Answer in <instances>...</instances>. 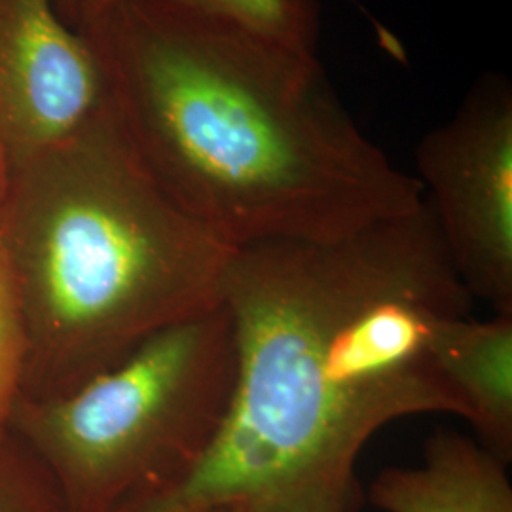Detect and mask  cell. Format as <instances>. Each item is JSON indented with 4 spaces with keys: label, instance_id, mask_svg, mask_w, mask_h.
Listing matches in <instances>:
<instances>
[{
    "label": "cell",
    "instance_id": "cell-1",
    "mask_svg": "<svg viewBox=\"0 0 512 512\" xmlns=\"http://www.w3.org/2000/svg\"><path fill=\"white\" fill-rule=\"evenodd\" d=\"M473 300L427 200L348 238L236 249L220 294L228 416L177 486L131 512H359L368 440L410 416L461 418L429 348Z\"/></svg>",
    "mask_w": 512,
    "mask_h": 512
},
{
    "label": "cell",
    "instance_id": "cell-2",
    "mask_svg": "<svg viewBox=\"0 0 512 512\" xmlns=\"http://www.w3.org/2000/svg\"><path fill=\"white\" fill-rule=\"evenodd\" d=\"M78 33L137 156L230 249L348 238L425 202L418 177L355 124L317 54L171 0H118Z\"/></svg>",
    "mask_w": 512,
    "mask_h": 512
},
{
    "label": "cell",
    "instance_id": "cell-3",
    "mask_svg": "<svg viewBox=\"0 0 512 512\" xmlns=\"http://www.w3.org/2000/svg\"><path fill=\"white\" fill-rule=\"evenodd\" d=\"M0 251L27 334L21 397L46 399L219 306L236 249L171 200L107 97L73 135L8 165Z\"/></svg>",
    "mask_w": 512,
    "mask_h": 512
},
{
    "label": "cell",
    "instance_id": "cell-4",
    "mask_svg": "<svg viewBox=\"0 0 512 512\" xmlns=\"http://www.w3.org/2000/svg\"><path fill=\"white\" fill-rule=\"evenodd\" d=\"M234 382V332L219 304L63 395L19 397L8 431L52 476L69 512H131L205 458Z\"/></svg>",
    "mask_w": 512,
    "mask_h": 512
},
{
    "label": "cell",
    "instance_id": "cell-5",
    "mask_svg": "<svg viewBox=\"0 0 512 512\" xmlns=\"http://www.w3.org/2000/svg\"><path fill=\"white\" fill-rule=\"evenodd\" d=\"M425 196L459 281L512 315V88L484 74L416 150Z\"/></svg>",
    "mask_w": 512,
    "mask_h": 512
},
{
    "label": "cell",
    "instance_id": "cell-6",
    "mask_svg": "<svg viewBox=\"0 0 512 512\" xmlns=\"http://www.w3.org/2000/svg\"><path fill=\"white\" fill-rule=\"evenodd\" d=\"M90 40L55 0H0V143L8 165L67 139L107 103Z\"/></svg>",
    "mask_w": 512,
    "mask_h": 512
},
{
    "label": "cell",
    "instance_id": "cell-7",
    "mask_svg": "<svg viewBox=\"0 0 512 512\" xmlns=\"http://www.w3.org/2000/svg\"><path fill=\"white\" fill-rule=\"evenodd\" d=\"M431 363L471 423L476 440L507 465L512 459V315H469L440 323Z\"/></svg>",
    "mask_w": 512,
    "mask_h": 512
},
{
    "label": "cell",
    "instance_id": "cell-8",
    "mask_svg": "<svg viewBox=\"0 0 512 512\" xmlns=\"http://www.w3.org/2000/svg\"><path fill=\"white\" fill-rule=\"evenodd\" d=\"M368 501L382 512H512L507 463L478 440L439 431L414 467H387Z\"/></svg>",
    "mask_w": 512,
    "mask_h": 512
},
{
    "label": "cell",
    "instance_id": "cell-9",
    "mask_svg": "<svg viewBox=\"0 0 512 512\" xmlns=\"http://www.w3.org/2000/svg\"><path fill=\"white\" fill-rule=\"evenodd\" d=\"M186 10L234 25L287 48L317 54L321 31L317 0H171Z\"/></svg>",
    "mask_w": 512,
    "mask_h": 512
},
{
    "label": "cell",
    "instance_id": "cell-10",
    "mask_svg": "<svg viewBox=\"0 0 512 512\" xmlns=\"http://www.w3.org/2000/svg\"><path fill=\"white\" fill-rule=\"evenodd\" d=\"M0 512H69L52 476L10 431L0 435Z\"/></svg>",
    "mask_w": 512,
    "mask_h": 512
},
{
    "label": "cell",
    "instance_id": "cell-11",
    "mask_svg": "<svg viewBox=\"0 0 512 512\" xmlns=\"http://www.w3.org/2000/svg\"><path fill=\"white\" fill-rule=\"evenodd\" d=\"M27 361V334L18 293L0 251V435L8 431L21 397Z\"/></svg>",
    "mask_w": 512,
    "mask_h": 512
},
{
    "label": "cell",
    "instance_id": "cell-12",
    "mask_svg": "<svg viewBox=\"0 0 512 512\" xmlns=\"http://www.w3.org/2000/svg\"><path fill=\"white\" fill-rule=\"evenodd\" d=\"M118 0H80V8H78V25L76 31L90 23L92 19L97 18L99 14H103L112 4H116Z\"/></svg>",
    "mask_w": 512,
    "mask_h": 512
},
{
    "label": "cell",
    "instance_id": "cell-13",
    "mask_svg": "<svg viewBox=\"0 0 512 512\" xmlns=\"http://www.w3.org/2000/svg\"><path fill=\"white\" fill-rule=\"evenodd\" d=\"M55 8L59 12V16L63 21L76 29L78 25V8H80V0H55Z\"/></svg>",
    "mask_w": 512,
    "mask_h": 512
},
{
    "label": "cell",
    "instance_id": "cell-14",
    "mask_svg": "<svg viewBox=\"0 0 512 512\" xmlns=\"http://www.w3.org/2000/svg\"><path fill=\"white\" fill-rule=\"evenodd\" d=\"M6 175H8V162H6V154L0 143V200L4 194V186H6Z\"/></svg>",
    "mask_w": 512,
    "mask_h": 512
},
{
    "label": "cell",
    "instance_id": "cell-15",
    "mask_svg": "<svg viewBox=\"0 0 512 512\" xmlns=\"http://www.w3.org/2000/svg\"><path fill=\"white\" fill-rule=\"evenodd\" d=\"M205 512H238V511H226V509H213V511H205Z\"/></svg>",
    "mask_w": 512,
    "mask_h": 512
}]
</instances>
